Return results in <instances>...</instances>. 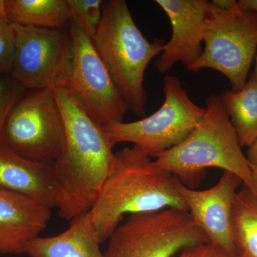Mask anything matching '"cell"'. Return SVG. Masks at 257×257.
Here are the masks:
<instances>
[{"label":"cell","instance_id":"obj_1","mask_svg":"<svg viewBox=\"0 0 257 257\" xmlns=\"http://www.w3.org/2000/svg\"><path fill=\"white\" fill-rule=\"evenodd\" d=\"M65 128L63 150L54 167L56 207L67 220L89 212L114 166L116 141L89 116L67 87L52 89Z\"/></svg>","mask_w":257,"mask_h":257},{"label":"cell","instance_id":"obj_2","mask_svg":"<svg viewBox=\"0 0 257 257\" xmlns=\"http://www.w3.org/2000/svg\"><path fill=\"white\" fill-rule=\"evenodd\" d=\"M179 182L138 147L115 152L112 170L89 211L100 243L109 239L125 215L167 209L188 211Z\"/></svg>","mask_w":257,"mask_h":257},{"label":"cell","instance_id":"obj_3","mask_svg":"<svg viewBox=\"0 0 257 257\" xmlns=\"http://www.w3.org/2000/svg\"><path fill=\"white\" fill-rule=\"evenodd\" d=\"M205 109L204 117L188 138L157 155L155 162L189 188L199 185L206 170L213 167L237 176L253 191L252 170L220 96H208Z\"/></svg>","mask_w":257,"mask_h":257},{"label":"cell","instance_id":"obj_4","mask_svg":"<svg viewBox=\"0 0 257 257\" xmlns=\"http://www.w3.org/2000/svg\"><path fill=\"white\" fill-rule=\"evenodd\" d=\"M91 39L128 111L145 117V71L165 42L145 38L124 0L103 1L100 23Z\"/></svg>","mask_w":257,"mask_h":257},{"label":"cell","instance_id":"obj_5","mask_svg":"<svg viewBox=\"0 0 257 257\" xmlns=\"http://www.w3.org/2000/svg\"><path fill=\"white\" fill-rule=\"evenodd\" d=\"M204 43L202 55L187 70L214 69L229 79L233 91L241 90L256 53V13L223 9L209 1Z\"/></svg>","mask_w":257,"mask_h":257},{"label":"cell","instance_id":"obj_6","mask_svg":"<svg viewBox=\"0 0 257 257\" xmlns=\"http://www.w3.org/2000/svg\"><path fill=\"white\" fill-rule=\"evenodd\" d=\"M165 101L150 116L132 122L102 126L116 143H128L155 158L184 141L205 114V106L192 100L175 76L164 79Z\"/></svg>","mask_w":257,"mask_h":257},{"label":"cell","instance_id":"obj_7","mask_svg":"<svg viewBox=\"0 0 257 257\" xmlns=\"http://www.w3.org/2000/svg\"><path fill=\"white\" fill-rule=\"evenodd\" d=\"M108 241L104 257H173L209 242L188 211L177 209L128 215Z\"/></svg>","mask_w":257,"mask_h":257},{"label":"cell","instance_id":"obj_8","mask_svg":"<svg viewBox=\"0 0 257 257\" xmlns=\"http://www.w3.org/2000/svg\"><path fill=\"white\" fill-rule=\"evenodd\" d=\"M64 142L63 116L52 89L26 91L7 121L6 145L24 158L54 164Z\"/></svg>","mask_w":257,"mask_h":257},{"label":"cell","instance_id":"obj_9","mask_svg":"<svg viewBox=\"0 0 257 257\" xmlns=\"http://www.w3.org/2000/svg\"><path fill=\"white\" fill-rule=\"evenodd\" d=\"M12 25L15 34L12 77L27 90L68 88L72 62L69 30Z\"/></svg>","mask_w":257,"mask_h":257},{"label":"cell","instance_id":"obj_10","mask_svg":"<svg viewBox=\"0 0 257 257\" xmlns=\"http://www.w3.org/2000/svg\"><path fill=\"white\" fill-rule=\"evenodd\" d=\"M72 74L68 88L88 116L100 126L123 122L128 109L120 96L92 39L70 20Z\"/></svg>","mask_w":257,"mask_h":257},{"label":"cell","instance_id":"obj_11","mask_svg":"<svg viewBox=\"0 0 257 257\" xmlns=\"http://www.w3.org/2000/svg\"><path fill=\"white\" fill-rule=\"evenodd\" d=\"M242 181L237 176L223 172L219 182L211 188L197 190L179 181L178 189L187 210L202 230L209 243L230 256L236 257L232 234L233 207Z\"/></svg>","mask_w":257,"mask_h":257},{"label":"cell","instance_id":"obj_12","mask_svg":"<svg viewBox=\"0 0 257 257\" xmlns=\"http://www.w3.org/2000/svg\"><path fill=\"white\" fill-rule=\"evenodd\" d=\"M170 20L172 35L155 62L160 74L170 72L175 64L188 67L203 52L207 0H156Z\"/></svg>","mask_w":257,"mask_h":257},{"label":"cell","instance_id":"obj_13","mask_svg":"<svg viewBox=\"0 0 257 257\" xmlns=\"http://www.w3.org/2000/svg\"><path fill=\"white\" fill-rule=\"evenodd\" d=\"M51 209L28 197L0 189V253L21 254L50 220Z\"/></svg>","mask_w":257,"mask_h":257},{"label":"cell","instance_id":"obj_14","mask_svg":"<svg viewBox=\"0 0 257 257\" xmlns=\"http://www.w3.org/2000/svg\"><path fill=\"white\" fill-rule=\"evenodd\" d=\"M0 189L22 194L52 209L56 207L58 194L54 165L24 158L8 145L0 147Z\"/></svg>","mask_w":257,"mask_h":257},{"label":"cell","instance_id":"obj_15","mask_svg":"<svg viewBox=\"0 0 257 257\" xmlns=\"http://www.w3.org/2000/svg\"><path fill=\"white\" fill-rule=\"evenodd\" d=\"M100 243L89 211L71 220L61 234L32 240L25 253L30 257H104Z\"/></svg>","mask_w":257,"mask_h":257},{"label":"cell","instance_id":"obj_16","mask_svg":"<svg viewBox=\"0 0 257 257\" xmlns=\"http://www.w3.org/2000/svg\"><path fill=\"white\" fill-rule=\"evenodd\" d=\"M5 12L11 24L69 30L71 17L67 0H5Z\"/></svg>","mask_w":257,"mask_h":257},{"label":"cell","instance_id":"obj_17","mask_svg":"<svg viewBox=\"0 0 257 257\" xmlns=\"http://www.w3.org/2000/svg\"><path fill=\"white\" fill-rule=\"evenodd\" d=\"M220 97L240 145L249 147L257 138V79L251 75L241 90H225Z\"/></svg>","mask_w":257,"mask_h":257},{"label":"cell","instance_id":"obj_18","mask_svg":"<svg viewBox=\"0 0 257 257\" xmlns=\"http://www.w3.org/2000/svg\"><path fill=\"white\" fill-rule=\"evenodd\" d=\"M232 234L236 257H257V197L246 187L235 197Z\"/></svg>","mask_w":257,"mask_h":257},{"label":"cell","instance_id":"obj_19","mask_svg":"<svg viewBox=\"0 0 257 257\" xmlns=\"http://www.w3.org/2000/svg\"><path fill=\"white\" fill-rule=\"evenodd\" d=\"M71 20L92 38L101 18V0H67Z\"/></svg>","mask_w":257,"mask_h":257},{"label":"cell","instance_id":"obj_20","mask_svg":"<svg viewBox=\"0 0 257 257\" xmlns=\"http://www.w3.org/2000/svg\"><path fill=\"white\" fill-rule=\"evenodd\" d=\"M26 91L11 74L0 76V147L6 145L5 127L10 112Z\"/></svg>","mask_w":257,"mask_h":257},{"label":"cell","instance_id":"obj_21","mask_svg":"<svg viewBox=\"0 0 257 257\" xmlns=\"http://www.w3.org/2000/svg\"><path fill=\"white\" fill-rule=\"evenodd\" d=\"M15 34L5 12V0H0V76L11 74L14 60Z\"/></svg>","mask_w":257,"mask_h":257},{"label":"cell","instance_id":"obj_22","mask_svg":"<svg viewBox=\"0 0 257 257\" xmlns=\"http://www.w3.org/2000/svg\"><path fill=\"white\" fill-rule=\"evenodd\" d=\"M173 257H231L212 243H203L184 248Z\"/></svg>","mask_w":257,"mask_h":257},{"label":"cell","instance_id":"obj_23","mask_svg":"<svg viewBox=\"0 0 257 257\" xmlns=\"http://www.w3.org/2000/svg\"><path fill=\"white\" fill-rule=\"evenodd\" d=\"M246 157L252 172L257 171V138L248 147V153Z\"/></svg>","mask_w":257,"mask_h":257},{"label":"cell","instance_id":"obj_24","mask_svg":"<svg viewBox=\"0 0 257 257\" xmlns=\"http://www.w3.org/2000/svg\"><path fill=\"white\" fill-rule=\"evenodd\" d=\"M237 6L240 10L253 12L257 14V0H239Z\"/></svg>","mask_w":257,"mask_h":257},{"label":"cell","instance_id":"obj_25","mask_svg":"<svg viewBox=\"0 0 257 257\" xmlns=\"http://www.w3.org/2000/svg\"><path fill=\"white\" fill-rule=\"evenodd\" d=\"M211 2L216 6L223 9L229 10L239 9L237 2L235 0H213Z\"/></svg>","mask_w":257,"mask_h":257},{"label":"cell","instance_id":"obj_26","mask_svg":"<svg viewBox=\"0 0 257 257\" xmlns=\"http://www.w3.org/2000/svg\"><path fill=\"white\" fill-rule=\"evenodd\" d=\"M253 191L257 197V171H253Z\"/></svg>","mask_w":257,"mask_h":257},{"label":"cell","instance_id":"obj_27","mask_svg":"<svg viewBox=\"0 0 257 257\" xmlns=\"http://www.w3.org/2000/svg\"><path fill=\"white\" fill-rule=\"evenodd\" d=\"M251 75H253V77H255V78L257 79V55L256 57V67H255L254 72H253V73L251 74Z\"/></svg>","mask_w":257,"mask_h":257}]
</instances>
